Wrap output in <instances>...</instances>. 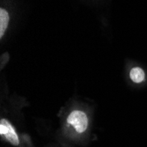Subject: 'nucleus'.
<instances>
[{
    "instance_id": "nucleus-4",
    "label": "nucleus",
    "mask_w": 147,
    "mask_h": 147,
    "mask_svg": "<svg viewBox=\"0 0 147 147\" xmlns=\"http://www.w3.org/2000/svg\"><path fill=\"white\" fill-rule=\"evenodd\" d=\"M9 23V14L5 9L0 10V37H3Z\"/></svg>"
},
{
    "instance_id": "nucleus-3",
    "label": "nucleus",
    "mask_w": 147,
    "mask_h": 147,
    "mask_svg": "<svg viewBox=\"0 0 147 147\" xmlns=\"http://www.w3.org/2000/svg\"><path fill=\"white\" fill-rule=\"evenodd\" d=\"M129 77L135 83H141L145 78V73L140 67H135L130 71Z\"/></svg>"
},
{
    "instance_id": "nucleus-2",
    "label": "nucleus",
    "mask_w": 147,
    "mask_h": 147,
    "mask_svg": "<svg viewBox=\"0 0 147 147\" xmlns=\"http://www.w3.org/2000/svg\"><path fill=\"white\" fill-rule=\"evenodd\" d=\"M0 134L6 140H8L11 144H20V139L15 129L13 128L11 123L9 121H7L6 119H2L1 122H0Z\"/></svg>"
},
{
    "instance_id": "nucleus-1",
    "label": "nucleus",
    "mask_w": 147,
    "mask_h": 147,
    "mask_svg": "<svg viewBox=\"0 0 147 147\" xmlns=\"http://www.w3.org/2000/svg\"><path fill=\"white\" fill-rule=\"evenodd\" d=\"M67 123L78 133H83L88 127V117L81 110H73L67 118Z\"/></svg>"
}]
</instances>
